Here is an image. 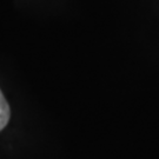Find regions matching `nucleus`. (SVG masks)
Instances as JSON below:
<instances>
[{
    "instance_id": "1",
    "label": "nucleus",
    "mask_w": 159,
    "mask_h": 159,
    "mask_svg": "<svg viewBox=\"0 0 159 159\" xmlns=\"http://www.w3.org/2000/svg\"><path fill=\"white\" fill-rule=\"evenodd\" d=\"M10 116H11V111H10L8 102H6L2 92L0 91V131L7 125L10 120Z\"/></svg>"
}]
</instances>
